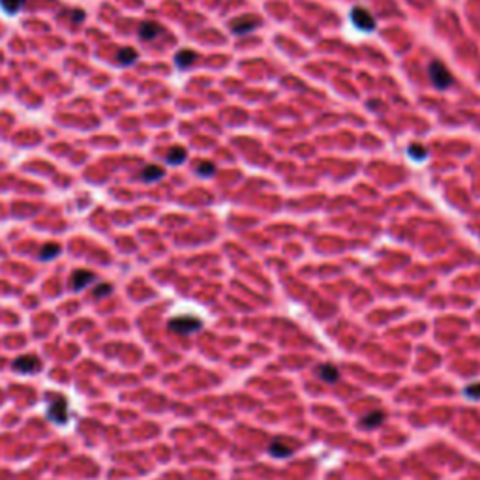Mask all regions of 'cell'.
Returning a JSON list of instances; mask_svg holds the SVG:
<instances>
[{"instance_id":"20","label":"cell","mask_w":480,"mask_h":480,"mask_svg":"<svg viewBox=\"0 0 480 480\" xmlns=\"http://www.w3.org/2000/svg\"><path fill=\"white\" fill-rule=\"evenodd\" d=\"M409 154L415 158V160H422V158H426V150H424L422 146H418V144H413L409 148Z\"/></svg>"},{"instance_id":"11","label":"cell","mask_w":480,"mask_h":480,"mask_svg":"<svg viewBox=\"0 0 480 480\" xmlns=\"http://www.w3.org/2000/svg\"><path fill=\"white\" fill-rule=\"evenodd\" d=\"M163 175H165V171L161 169V167H158V165H146L141 173V180H144V182H156V180L163 178Z\"/></svg>"},{"instance_id":"22","label":"cell","mask_w":480,"mask_h":480,"mask_svg":"<svg viewBox=\"0 0 480 480\" xmlns=\"http://www.w3.org/2000/svg\"><path fill=\"white\" fill-rule=\"evenodd\" d=\"M71 17H73V21H75V23H81V21L85 19V12H81V10H77V12H75V14L71 15Z\"/></svg>"},{"instance_id":"1","label":"cell","mask_w":480,"mask_h":480,"mask_svg":"<svg viewBox=\"0 0 480 480\" xmlns=\"http://www.w3.org/2000/svg\"><path fill=\"white\" fill-rule=\"evenodd\" d=\"M428 75H430V81L435 88H448L452 85V75L450 71L447 70V66L439 60H433L430 66H428Z\"/></svg>"},{"instance_id":"2","label":"cell","mask_w":480,"mask_h":480,"mask_svg":"<svg viewBox=\"0 0 480 480\" xmlns=\"http://www.w3.org/2000/svg\"><path fill=\"white\" fill-rule=\"evenodd\" d=\"M201 326H203V323L197 317H192V315H180V317H175L169 321V328L176 334H192V332H197Z\"/></svg>"},{"instance_id":"9","label":"cell","mask_w":480,"mask_h":480,"mask_svg":"<svg viewBox=\"0 0 480 480\" xmlns=\"http://www.w3.org/2000/svg\"><path fill=\"white\" fill-rule=\"evenodd\" d=\"M158 34H161V27H158L156 23H143L139 27V38L148 42V40H154Z\"/></svg>"},{"instance_id":"13","label":"cell","mask_w":480,"mask_h":480,"mask_svg":"<svg viewBox=\"0 0 480 480\" xmlns=\"http://www.w3.org/2000/svg\"><path fill=\"white\" fill-rule=\"evenodd\" d=\"M269 450H270L272 456H278V458H287V456H291V454H293V447H291V445H283L282 439H278V441H274V443L270 445Z\"/></svg>"},{"instance_id":"12","label":"cell","mask_w":480,"mask_h":480,"mask_svg":"<svg viewBox=\"0 0 480 480\" xmlns=\"http://www.w3.org/2000/svg\"><path fill=\"white\" fill-rule=\"evenodd\" d=\"M315 373L323 379V381H326V383H334V381H338V377H339V373H338V369L334 366H330V364H323V366H319L317 369H315Z\"/></svg>"},{"instance_id":"19","label":"cell","mask_w":480,"mask_h":480,"mask_svg":"<svg viewBox=\"0 0 480 480\" xmlns=\"http://www.w3.org/2000/svg\"><path fill=\"white\" fill-rule=\"evenodd\" d=\"M197 173L201 176H210L212 173H214V165L208 163V161H203V163H199L197 165Z\"/></svg>"},{"instance_id":"21","label":"cell","mask_w":480,"mask_h":480,"mask_svg":"<svg viewBox=\"0 0 480 480\" xmlns=\"http://www.w3.org/2000/svg\"><path fill=\"white\" fill-rule=\"evenodd\" d=\"M465 394L469 396V398H480V384H469L465 388Z\"/></svg>"},{"instance_id":"5","label":"cell","mask_w":480,"mask_h":480,"mask_svg":"<svg viewBox=\"0 0 480 480\" xmlns=\"http://www.w3.org/2000/svg\"><path fill=\"white\" fill-rule=\"evenodd\" d=\"M14 368L21 373H34V371H38L42 368V362H40V358L36 354H21V356L15 358Z\"/></svg>"},{"instance_id":"6","label":"cell","mask_w":480,"mask_h":480,"mask_svg":"<svg viewBox=\"0 0 480 480\" xmlns=\"http://www.w3.org/2000/svg\"><path fill=\"white\" fill-rule=\"evenodd\" d=\"M47 416H49V420L55 424H66L68 420V401L62 398V400H57L49 411H47Z\"/></svg>"},{"instance_id":"10","label":"cell","mask_w":480,"mask_h":480,"mask_svg":"<svg viewBox=\"0 0 480 480\" xmlns=\"http://www.w3.org/2000/svg\"><path fill=\"white\" fill-rule=\"evenodd\" d=\"M186 156H188L186 148H182V146H173V148L167 150L165 160H167L169 165H180L184 160H186Z\"/></svg>"},{"instance_id":"4","label":"cell","mask_w":480,"mask_h":480,"mask_svg":"<svg viewBox=\"0 0 480 480\" xmlns=\"http://www.w3.org/2000/svg\"><path fill=\"white\" fill-rule=\"evenodd\" d=\"M351 19H353L354 27H358L360 30H373L375 29V19H373V15L369 14L368 10H364L362 6H356L353 8V12H351Z\"/></svg>"},{"instance_id":"16","label":"cell","mask_w":480,"mask_h":480,"mask_svg":"<svg viewBox=\"0 0 480 480\" xmlns=\"http://www.w3.org/2000/svg\"><path fill=\"white\" fill-rule=\"evenodd\" d=\"M383 418H384V415H383L381 411H375V413H371V415H368V416H364L362 418V426L364 428H377L379 424L383 422Z\"/></svg>"},{"instance_id":"3","label":"cell","mask_w":480,"mask_h":480,"mask_svg":"<svg viewBox=\"0 0 480 480\" xmlns=\"http://www.w3.org/2000/svg\"><path fill=\"white\" fill-rule=\"evenodd\" d=\"M259 27V19L254 15H242L231 21V32L237 34V36H244L248 32H252Z\"/></svg>"},{"instance_id":"14","label":"cell","mask_w":480,"mask_h":480,"mask_svg":"<svg viewBox=\"0 0 480 480\" xmlns=\"http://www.w3.org/2000/svg\"><path fill=\"white\" fill-rule=\"evenodd\" d=\"M135 60H137L135 49H131V47H122V49L118 51V62H120L122 66H129V64H133Z\"/></svg>"},{"instance_id":"15","label":"cell","mask_w":480,"mask_h":480,"mask_svg":"<svg viewBox=\"0 0 480 480\" xmlns=\"http://www.w3.org/2000/svg\"><path fill=\"white\" fill-rule=\"evenodd\" d=\"M60 254V246L58 244H45L42 248V252H40V259L42 261H51V259H55L57 255Z\"/></svg>"},{"instance_id":"8","label":"cell","mask_w":480,"mask_h":480,"mask_svg":"<svg viewBox=\"0 0 480 480\" xmlns=\"http://www.w3.org/2000/svg\"><path fill=\"white\" fill-rule=\"evenodd\" d=\"M195 58H197V55H195L193 51H190V49H182V51H178V53H176L175 62H176V66H178V68L186 70V68H190V66L195 62Z\"/></svg>"},{"instance_id":"18","label":"cell","mask_w":480,"mask_h":480,"mask_svg":"<svg viewBox=\"0 0 480 480\" xmlns=\"http://www.w3.org/2000/svg\"><path fill=\"white\" fill-rule=\"evenodd\" d=\"M113 291V285L111 283H99L98 287L92 291V297L94 298H101V297H107L109 293Z\"/></svg>"},{"instance_id":"17","label":"cell","mask_w":480,"mask_h":480,"mask_svg":"<svg viewBox=\"0 0 480 480\" xmlns=\"http://www.w3.org/2000/svg\"><path fill=\"white\" fill-rule=\"evenodd\" d=\"M0 6H2V10H4L6 14L15 15V14H19V10H21V6H23V0H0Z\"/></svg>"},{"instance_id":"7","label":"cell","mask_w":480,"mask_h":480,"mask_svg":"<svg viewBox=\"0 0 480 480\" xmlns=\"http://www.w3.org/2000/svg\"><path fill=\"white\" fill-rule=\"evenodd\" d=\"M92 280H94V274H92L90 270L79 269V270H75V272L71 274L70 285H71V289H73V291H83L86 285H90Z\"/></svg>"}]
</instances>
